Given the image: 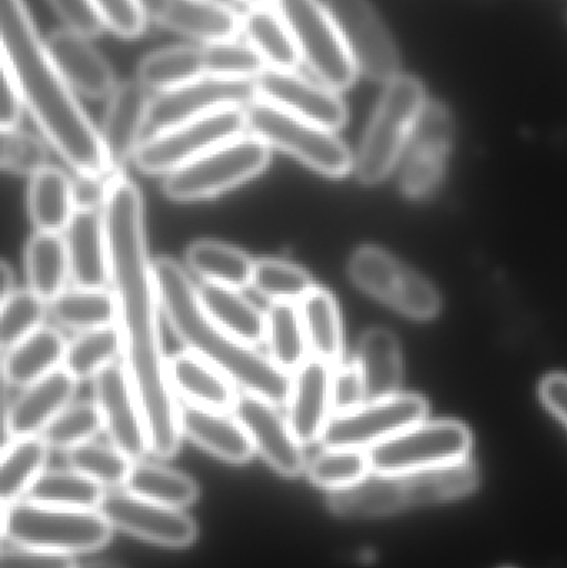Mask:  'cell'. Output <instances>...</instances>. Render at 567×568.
I'll return each instance as SVG.
<instances>
[{"label":"cell","instance_id":"cell-42","mask_svg":"<svg viewBox=\"0 0 567 568\" xmlns=\"http://www.w3.org/2000/svg\"><path fill=\"white\" fill-rule=\"evenodd\" d=\"M122 354V334L117 324L83 331L67 346L63 369L69 371L77 381L93 379L100 371L117 363V357Z\"/></svg>","mask_w":567,"mask_h":568},{"label":"cell","instance_id":"cell-25","mask_svg":"<svg viewBox=\"0 0 567 568\" xmlns=\"http://www.w3.org/2000/svg\"><path fill=\"white\" fill-rule=\"evenodd\" d=\"M63 233L70 278L75 286L107 290L110 284V248L102 210H77Z\"/></svg>","mask_w":567,"mask_h":568},{"label":"cell","instance_id":"cell-53","mask_svg":"<svg viewBox=\"0 0 567 568\" xmlns=\"http://www.w3.org/2000/svg\"><path fill=\"white\" fill-rule=\"evenodd\" d=\"M0 568H77L70 554L52 552L39 547L3 544Z\"/></svg>","mask_w":567,"mask_h":568},{"label":"cell","instance_id":"cell-43","mask_svg":"<svg viewBox=\"0 0 567 568\" xmlns=\"http://www.w3.org/2000/svg\"><path fill=\"white\" fill-rule=\"evenodd\" d=\"M125 487L133 496L175 509L190 506L199 496V487L189 476L156 464H133Z\"/></svg>","mask_w":567,"mask_h":568},{"label":"cell","instance_id":"cell-35","mask_svg":"<svg viewBox=\"0 0 567 568\" xmlns=\"http://www.w3.org/2000/svg\"><path fill=\"white\" fill-rule=\"evenodd\" d=\"M26 273L29 290L47 303L65 291L70 278L69 252L62 233L37 232L27 243Z\"/></svg>","mask_w":567,"mask_h":568},{"label":"cell","instance_id":"cell-6","mask_svg":"<svg viewBox=\"0 0 567 568\" xmlns=\"http://www.w3.org/2000/svg\"><path fill=\"white\" fill-rule=\"evenodd\" d=\"M112 526L100 510L63 509L19 500L2 506V537L20 546L62 554H83L109 542Z\"/></svg>","mask_w":567,"mask_h":568},{"label":"cell","instance_id":"cell-23","mask_svg":"<svg viewBox=\"0 0 567 568\" xmlns=\"http://www.w3.org/2000/svg\"><path fill=\"white\" fill-rule=\"evenodd\" d=\"M77 383L79 381L62 367L39 383L26 387L19 397L6 406V444L20 437L40 436L47 426L72 404Z\"/></svg>","mask_w":567,"mask_h":568},{"label":"cell","instance_id":"cell-2","mask_svg":"<svg viewBox=\"0 0 567 568\" xmlns=\"http://www.w3.org/2000/svg\"><path fill=\"white\" fill-rule=\"evenodd\" d=\"M0 37L2 63L50 145L77 173L112 172L102 135L50 57L23 0H0Z\"/></svg>","mask_w":567,"mask_h":568},{"label":"cell","instance_id":"cell-36","mask_svg":"<svg viewBox=\"0 0 567 568\" xmlns=\"http://www.w3.org/2000/svg\"><path fill=\"white\" fill-rule=\"evenodd\" d=\"M185 256L186 265L205 283L233 290L252 286L255 262L229 243L199 240L189 246Z\"/></svg>","mask_w":567,"mask_h":568},{"label":"cell","instance_id":"cell-51","mask_svg":"<svg viewBox=\"0 0 567 568\" xmlns=\"http://www.w3.org/2000/svg\"><path fill=\"white\" fill-rule=\"evenodd\" d=\"M105 29L126 40L145 32L146 10L143 0H92Z\"/></svg>","mask_w":567,"mask_h":568},{"label":"cell","instance_id":"cell-4","mask_svg":"<svg viewBox=\"0 0 567 568\" xmlns=\"http://www.w3.org/2000/svg\"><path fill=\"white\" fill-rule=\"evenodd\" d=\"M478 483V469L469 459L409 473L372 470L355 486L330 493L328 506L346 519H373L462 499Z\"/></svg>","mask_w":567,"mask_h":568},{"label":"cell","instance_id":"cell-49","mask_svg":"<svg viewBox=\"0 0 567 568\" xmlns=\"http://www.w3.org/2000/svg\"><path fill=\"white\" fill-rule=\"evenodd\" d=\"M100 430H103V423L95 400H82L63 409L40 436L49 447L70 450L90 443Z\"/></svg>","mask_w":567,"mask_h":568},{"label":"cell","instance_id":"cell-8","mask_svg":"<svg viewBox=\"0 0 567 568\" xmlns=\"http://www.w3.org/2000/svg\"><path fill=\"white\" fill-rule=\"evenodd\" d=\"M246 130L270 149H279L328 179H342L355 169V160L332 130L292 115L279 106L255 100L245 109Z\"/></svg>","mask_w":567,"mask_h":568},{"label":"cell","instance_id":"cell-1","mask_svg":"<svg viewBox=\"0 0 567 568\" xmlns=\"http://www.w3.org/2000/svg\"><path fill=\"white\" fill-rule=\"evenodd\" d=\"M110 248V286L115 294L123 367L135 390L150 453L169 459L182 443L180 404L169 376L160 331L159 291L145 242L139 186L119 173L103 206Z\"/></svg>","mask_w":567,"mask_h":568},{"label":"cell","instance_id":"cell-7","mask_svg":"<svg viewBox=\"0 0 567 568\" xmlns=\"http://www.w3.org/2000/svg\"><path fill=\"white\" fill-rule=\"evenodd\" d=\"M272 149L259 136L243 133L163 180V193L173 202L215 199L259 176L269 169Z\"/></svg>","mask_w":567,"mask_h":568},{"label":"cell","instance_id":"cell-40","mask_svg":"<svg viewBox=\"0 0 567 568\" xmlns=\"http://www.w3.org/2000/svg\"><path fill=\"white\" fill-rule=\"evenodd\" d=\"M49 311L57 323L79 333L113 326L119 321L115 294L109 290H65L50 301Z\"/></svg>","mask_w":567,"mask_h":568},{"label":"cell","instance_id":"cell-16","mask_svg":"<svg viewBox=\"0 0 567 568\" xmlns=\"http://www.w3.org/2000/svg\"><path fill=\"white\" fill-rule=\"evenodd\" d=\"M255 100H259L255 82L203 77L179 89L159 93L152 100L146 130L153 135L220 110L246 109Z\"/></svg>","mask_w":567,"mask_h":568},{"label":"cell","instance_id":"cell-28","mask_svg":"<svg viewBox=\"0 0 567 568\" xmlns=\"http://www.w3.org/2000/svg\"><path fill=\"white\" fill-rule=\"evenodd\" d=\"M169 376L176 396L193 406L233 413L239 403V387L189 351L170 357Z\"/></svg>","mask_w":567,"mask_h":568},{"label":"cell","instance_id":"cell-47","mask_svg":"<svg viewBox=\"0 0 567 568\" xmlns=\"http://www.w3.org/2000/svg\"><path fill=\"white\" fill-rule=\"evenodd\" d=\"M206 77L255 82L269 67L249 42L225 40L202 47Z\"/></svg>","mask_w":567,"mask_h":568},{"label":"cell","instance_id":"cell-32","mask_svg":"<svg viewBox=\"0 0 567 568\" xmlns=\"http://www.w3.org/2000/svg\"><path fill=\"white\" fill-rule=\"evenodd\" d=\"M200 301L209 316L230 334L250 346L266 341V313L246 300L240 290L205 283L199 287Z\"/></svg>","mask_w":567,"mask_h":568},{"label":"cell","instance_id":"cell-33","mask_svg":"<svg viewBox=\"0 0 567 568\" xmlns=\"http://www.w3.org/2000/svg\"><path fill=\"white\" fill-rule=\"evenodd\" d=\"M298 307L310 354L335 369L343 357L342 316L335 296L316 286L300 301Z\"/></svg>","mask_w":567,"mask_h":568},{"label":"cell","instance_id":"cell-34","mask_svg":"<svg viewBox=\"0 0 567 568\" xmlns=\"http://www.w3.org/2000/svg\"><path fill=\"white\" fill-rule=\"evenodd\" d=\"M27 202L37 232H65L77 212L72 180L53 166L32 176Z\"/></svg>","mask_w":567,"mask_h":568},{"label":"cell","instance_id":"cell-26","mask_svg":"<svg viewBox=\"0 0 567 568\" xmlns=\"http://www.w3.org/2000/svg\"><path fill=\"white\" fill-rule=\"evenodd\" d=\"M47 49L67 82L89 99H103L115 90L112 67L90 43L89 37L63 29L50 33Z\"/></svg>","mask_w":567,"mask_h":568},{"label":"cell","instance_id":"cell-30","mask_svg":"<svg viewBox=\"0 0 567 568\" xmlns=\"http://www.w3.org/2000/svg\"><path fill=\"white\" fill-rule=\"evenodd\" d=\"M366 387V400L398 394L403 379L402 349L392 331L372 327L362 336L356 357Z\"/></svg>","mask_w":567,"mask_h":568},{"label":"cell","instance_id":"cell-37","mask_svg":"<svg viewBox=\"0 0 567 568\" xmlns=\"http://www.w3.org/2000/svg\"><path fill=\"white\" fill-rule=\"evenodd\" d=\"M49 446L42 436L20 437L3 446L0 466V496L2 506L23 500L30 487L43 474Z\"/></svg>","mask_w":567,"mask_h":568},{"label":"cell","instance_id":"cell-56","mask_svg":"<svg viewBox=\"0 0 567 568\" xmlns=\"http://www.w3.org/2000/svg\"><path fill=\"white\" fill-rule=\"evenodd\" d=\"M23 109H26V102H23L22 92H20L10 70L2 63V89H0V125H2V130L19 129Z\"/></svg>","mask_w":567,"mask_h":568},{"label":"cell","instance_id":"cell-18","mask_svg":"<svg viewBox=\"0 0 567 568\" xmlns=\"http://www.w3.org/2000/svg\"><path fill=\"white\" fill-rule=\"evenodd\" d=\"M255 89L262 102L332 132L342 129L348 120V109L336 90L323 85L318 80L305 79L295 70L266 69L255 80Z\"/></svg>","mask_w":567,"mask_h":568},{"label":"cell","instance_id":"cell-57","mask_svg":"<svg viewBox=\"0 0 567 568\" xmlns=\"http://www.w3.org/2000/svg\"><path fill=\"white\" fill-rule=\"evenodd\" d=\"M543 403L567 426V374H549L539 387Z\"/></svg>","mask_w":567,"mask_h":568},{"label":"cell","instance_id":"cell-11","mask_svg":"<svg viewBox=\"0 0 567 568\" xmlns=\"http://www.w3.org/2000/svg\"><path fill=\"white\" fill-rule=\"evenodd\" d=\"M348 275L360 290L412 320H432L439 313L442 301L435 286L378 246L356 250Z\"/></svg>","mask_w":567,"mask_h":568},{"label":"cell","instance_id":"cell-12","mask_svg":"<svg viewBox=\"0 0 567 568\" xmlns=\"http://www.w3.org/2000/svg\"><path fill=\"white\" fill-rule=\"evenodd\" d=\"M472 434L456 420L416 424L368 450L375 473L432 469L468 459Z\"/></svg>","mask_w":567,"mask_h":568},{"label":"cell","instance_id":"cell-58","mask_svg":"<svg viewBox=\"0 0 567 568\" xmlns=\"http://www.w3.org/2000/svg\"><path fill=\"white\" fill-rule=\"evenodd\" d=\"M0 284H2V300L16 291V275L7 260H3L2 268H0Z\"/></svg>","mask_w":567,"mask_h":568},{"label":"cell","instance_id":"cell-59","mask_svg":"<svg viewBox=\"0 0 567 568\" xmlns=\"http://www.w3.org/2000/svg\"><path fill=\"white\" fill-rule=\"evenodd\" d=\"M249 7H273L276 0H242Z\"/></svg>","mask_w":567,"mask_h":568},{"label":"cell","instance_id":"cell-5","mask_svg":"<svg viewBox=\"0 0 567 568\" xmlns=\"http://www.w3.org/2000/svg\"><path fill=\"white\" fill-rule=\"evenodd\" d=\"M426 102L425 87L415 77L386 83L355 160L360 182L375 185L396 169Z\"/></svg>","mask_w":567,"mask_h":568},{"label":"cell","instance_id":"cell-9","mask_svg":"<svg viewBox=\"0 0 567 568\" xmlns=\"http://www.w3.org/2000/svg\"><path fill=\"white\" fill-rule=\"evenodd\" d=\"M275 7L292 30L300 55L316 80L336 92L350 89L358 69L325 2L276 0Z\"/></svg>","mask_w":567,"mask_h":568},{"label":"cell","instance_id":"cell-24","mask_svg":"<svg viewBox=\"0 0 567 568\" xmlns=\"http://www.w3.org/2000/svg\"><path fill=\"white\" fill-rule=\"evenodd\" d=\"M333 367L310 357L292 376L288 397V424L303 446L322 440L333 417Z\"/></svg>","mask_w":567,"mask_h":568},{"label":"cell","instance_id":"cell-55","mask_svg":"<svg viewBox=\"0 0 567 568\" xmlns=\"http://www.w3.org/2000/svg\"><path fill=\"white\" fill-rule=\"evenodd\" d=\"M117 175L119 173L113 172L95 175L77 173V179L72 182L77 210H103Z\"/></svg>","mask_w":567,"mask_h":568},{"label":"cell","instance_id":"cell-52","mask_svg":"<svg viewBox=\"0 0 567 568\" xmlns=\"http://www.w3.org/2000/svg\"><path fill=\"white\" fill-rule=\"evenodd\" d=\"M333 416L358 409L366 400L365 381L358 364H338L332 377Z\"/></svg>","mask_w":567,"mask_h":568},{"label":"cell","instance_id":"cell-54","mask_svg":"<svg viewBox=\"0 0 567 568\" xmlns=\"http://www.w3.org/2000/svg\"><path fill=\"white\" fill-rule=\"evenodd\" d=\"M49 3L65 29L73 30L80 36L92 39L105 29V23L100 19L92 0H49Z\"/></svg>","mask_w":567,"mask_h":568},{"label":"cell","instance_id":"cell-44","mask_svg":"<svg viewBox=\"0 0 567 568\" xmlns=\"http://www.w3.org/2000/svg\"><path fill=\"white\" fill-rule=\"evenodd\" d=\"M368 450L350 447H326L308 466L315 486L335 493L355 486L372 473Z\"/></svg>","mask_w":567,"mask_h":568},{"label":"cell","instance_id":"cell-20","mask_svg":"<svg viewBox=\"0 0 567 568\" xmlns=\"http://www.w3.org/2000/svg\"><path fill=\"white\" fill-rule=\"evenodd\" d=\"M276 404L255 394L242 393L233 416L242 423L256 453L285 477H296L305 469L303 444L296 439L288 419Z\"/></svg>","mask_w":567,"mask_h":568},{"label":"cell","instance_id":"cell-50","mask_svg":"<svg viewBox=\"0 0 567 568\" xmlns=\"http://www.w3.org/2000/svg\"><path fill=\"white\" fill-rule=\"evenodd\" d=\"M2 169L13 175L36 176L49 166V152L42 140L20 129L2 130Z\"/></svg>","mask_w":567,"mask_h":568},{"label":"cell","instance_id":"cell-39","mask_svg":"<svg viewBox=\"0 0 567 568\" xmlns=\"http://www.w3.org/2000/svg\"><path fill=\"white\" fill-rule=\"evenodd\" d=\"M206 77L202 47L175 45L155 50L139 67V82L155 92H169Z\"/></svg>","mask_w":567,"mask_h":568},{"label":"cell","instance_id":"cell-27","mask_svg":"<svg viewBox=\"0 0 567 568\" xmlns=\"http://www.w3.org/2000/svg\"><path fill=\"white\" fill-rule=\"evenodd\" d=\"M180 420L190 440L226 463H249L255 453L245 427L230 413L185 403L180 404Z\"/></svg>","mask_w":567,"mask_h":568},{"label":"cell","instance_id":"cell-31","mask_svg":"<svg viewBox=\"0 0 567 568\" xmlns=\"http://www.w3.org/2000/svg\"><path fill=\"white\" fill-rule=\"evenodd\" d=\"M242 33L269 69L292 72L302 62L292 30L276 7H250Z\"/></svg>","mask_w":567,"mask_h":568},{"label":"cell","instance_id":"cell-29","mask_svg":"<svg viewBox=\"0 0 567 568\" xmlns=\"http://www.w3.org/2000/svg\"><path fill=\"white\" fill-rule=\"evenodd\" d=\"M67 346L69 343L55 327L43 326L10 347L3 357V381L7 386L26 389L62 369Z\"/></svg>","mask_w":567,"mask_h":568},{"label":"cell","instance_id":"cell-19","mask_svg":"<svg viewBox=\"0 0 567 568\" xmlns=\"http://www.w3.org/2000/svg\"><path fill=\"white\" fill-rule=\"evenodd\" d=\"M93 396L112 446L133 463L150 453L145 420L123 364L113 363L93 377Z\"/></svg>","mask_w":567,"mask_h":568},{"label":"cell","instance_id":"cell-46","mask_svg":"<svg viewBox=\"0 0 567 568\" xmlns=\"http://www.w3.org/2000/svg\"><path fill=\"white\" fill-rule=\"evenodd\" d=\"M70 469L95 480L102 487L115 489L125 486L132 473L133 460L115 446L90 443L67 450Z\"/></svg>","mask_w":567,"mask_h":568},{"label":"cell","instance_id":"cell-14","mask_svg":"<svg viewBox=\"0 0 567 568\" xmlns=\"http://www.w3.org/2000/svg\"><path fill=\"white\" fill-rule=\"evenodd\" d=\"M358 72L376 82L402 75L398 47L369 0H325Z\"/></svg>","mask_w":567,"mask_h":568},{"label":"cell","instance_id":"cell-17","mask_svg":"<svg viewBox=\"0 0 567 568\" xmlns=\"http://www.w3.org/2000/svg\"><path fill=\"white\" fill-rule=\"evenodd\" d=\"M99 510L110 526L156 546L182 549L196 537L195 523L182 509L142 499L129 490L105 494Z\"/></svg>","mask_w":567,"mask_h":568},{"label":"cell","instance_id":"cell-38","mask_svg":"<svg viewBox=\"0 0 567 568\" xmlns=\"http://www.w3.org/2000/svg\"><path fill=\"white\" fill-rule=\"evenodd\" d=\"M265 343L269 346L270 359L290 376L310 359L308 341L298 306L272 303L266 311Z\"/></svg>","mask_w":567,"mask_h":568},{"label":"cell","instance_id":"cell-22","mask_svg":"<svg viewBox=\"0 0 567 568\" xmlns=\"http://www.w3.org/2000/svg\"><path fill=\"white\" fill-rule=\"evenodd\" d=\"M152 100L139 80L120 83L109 97L100 135L112 172H122L123 165L135 156L149 125Z\"/></svg>","mask_w":567,"mask_h":568},{"label":"cell","instance_id":"cell-48","mask_svg":"<svg viewBox=\"0 0 567 568\" xmlns=\"http://www.w3.org/2000/svg\"><path fill=\"white\" fill-rule=\"evenodd\" d=\"M47 301L32 290H16L2 300L0 311V343L7 351L43 327Z\"/></svg>","mask_w":567,"mask_h":568},{"label":"cell","instance_id":"cell-45","mask_svg":"<svg viewBox=\"0 0 567 568\" xmlns=\"http://www.w3.org/2000/svg\"><path fill=\"white\" fill-rule=\"evenodd\" d=\"M252 287L272 303L296 304L315 286L302 266L283 260H259L253 270Z\"/></svg>","mask_w":567,"mask_h":568},{"label":"cell","instance_id":"cell-21","mask_svg":"<svg viewBox=\"0 0 567 568\" xmlns=\"http://www.w3.org/2000/svg\"><path fill=\"white\" fill-rule=\"evenodd\" d=\"M143 6L159 26L205 45L236 39L242 32L243 17L219 0H143Z\"/></svg>","mask_w":567,"mask_h":568},{"label":"cell","instance_id":"cell-41","mask_svg":"<svg viewBox=\"0 0 567 568\" xmlns=\"http://www.w3.org/2000/svg\"><path fill=\"white\" fill-rule=\"evenodd\" d=\"M27 500L63 509L99 510L105 487L77 470H49L36 480Z\"/></svg>","mask_w":567,"mask_h":568},{"label":"cell","instance_id":"cell-60","mask_svg":"<svg viewBox=\"0 0 567 568\" xmlns=\"http://www.w3.org/2000/svg\"><path fill=\"white\" fill-rule=\"evenodd\" d=\"M83 568H119V567L109 566V564H100V566H89V567H83Z\"/></svg>","mask_w":567,"mask_h":568},{"label":"cell","instance_id":"cell-10","mask_svg":"<svg viewBox=\"0 0 567 568\" xmlns=\"http://www.w3.org/2000/svg\"><path fill=\"white\" fill-rule=\"evenodd\" d=\"M246 132L245 109H226L146 136L133 156L149 175H169Z\"/></svg>","mask_w":567,"mask_h":568},{"label":"cell","instance_id":"cell-15","mask_svg":"<svg viewBox=\"0 0 567 568\" xmlns=\"http://www.w3.org/2000/svg\"><path fill=\"white\" fill-rule=\"evenodd\" d=\"M455 139L452 113L439 102H426L399 159V186L409 199L432 195L445 175Z\"/></svg>","mask_w":567,"mask_h":568},{"label":"cell","instance_id":"cell-13","mask_svg":"<svg viewBox=\"0 0 567 568\" xmlns=\"http://www.w3.org/2000/svg\"><path fill=\"white\" fill-rule=\"evenodd\" d=\"M426 416L428 403L422 396L396 394L388 399L368 400L358 409L333 416L320 443L325 447L369 450L423 423Z\"/></svg>","mask_w":567,"mask_h":568},{"label":"cell","instance_id":"cell-3","mask_svg":"<svg viewBox=\"0 0 567 568\" xmlns=\"http://www.w3.org/2000/svg\"><path fill=\"white\" fill-rule=\"evenodd\" d=\"M153 275L163 316L189 353L225 374L242 393L255 394L276 406L288 404L292 376L209 316L199 287L180 263L162 256L153 262Z\"/></svg>","mask_w":567,"mask_h":568}]
</instances>
